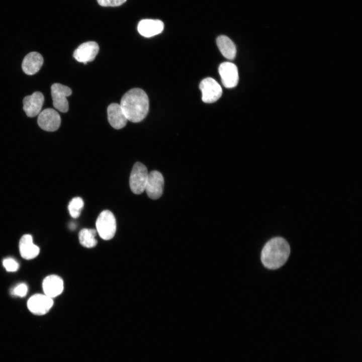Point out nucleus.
I'll use <instances>...</instances> for the list:
<instances>
[{
  "label": "nucleus",
  "instance_id": "1",
  "mask_svg": "<svg viewBox=\"0 0 362 362\" xmlns=\"http://www.w3.org/2000/svg\"><path fill=\"white\" fill-rule=\"evenodd\" d=\"M120 105L128 120L138 123L143 120L148 114L149 99L143 89L134 88L124 94Z\"/></svg>",
  "mask_w": 362,
  "mask_h": 362
},
{
  "label": "nucleus",
  "instance_id": "2",
  "mask_svg": "<svg viewBox=\"0 0 362 362\" xmlns=\"http://www.w3.org/2000/svg\"><path fill=\"white\" fill-rule=\"evenodd\" d=\"M290 253L288 242L283 238L276 237L268 241L262 248L261 260L269 269H276L283 265Z\"/></svg>",
  "mask_w": 362,
  "mask_h": 362
},
{
  "label": "nucleus",
  "instance_id": "3",
  "mask_svg": "<svg viewBox=\"0 0 362 362\" xmlns=\"http://www.w3.org/2000/svg\"><path fill=\"white\" fill-rule=\"evenodd\" d=\"M96 226L97 231L104 240L112 239L116 231V221L114 214L109 210L102 211L98 217Z\"/></svg>",
  "mask_w": 362,
  "mask_h": 362
},
{
  "label": "nucleus",
  "instance_id": "4",
  "mask_svg": "<svg viewBox=\"0 0 362 362\" xmlns=\"http://www.w3.org/2000/svg\"><path fill=\"white\" fill-rule=\"evenodd\" d=\"M148 175L145 165L139 162L134 164L129 178L130 187L133 193L139 195L145 191Z\"/></svg>",
  "mask_w": 362,
  "mask_h": 362
},
{
  "label": "nucleus",
  "instance_id": "5",
  "mask_svg": "<svg viewBox=\"0 0 362 362\" xmlns=\"http://www.w3.org/2000/svg\"><path fill=\"white\" fill-rule=\"evenodd\" d=\"M51 91L54 107L61 112L66 113L69 108L66 97L71 95V89L66 85L55 83L52 85Z\"/></svg>",
  "mask_w": 362,
  "mask_h": 362
},
{
  "label": "nucleus",
  "instance_id": "6",
  "mask_svg": "<svg viewBox=\"0 0 362 362\" xmlns=\"http://www.w3.org/2000/svg\"><path fill=\"white\" fill-rule=\"evenodd\" d=\"M202 101L206 103L217 101L222 96V89L220 85L213 78L207 77L200 83Z\"/></svg>",
  "mask_w": 362,
  "mask_h": 362
},
{
  "label": "nucleus",
  "instance_id": "7",
  "mask_svg": "<svg viewBox=\"0 0 362 362\" xmlns=\"http://www.w3.org/2000/svg\"><path fill=\"white\" fill-rule=\"evenodd\" d=\"M37 123L43 130L53 132L60 127L61 118L59 113L54 109L47 108L39 114Z\"/></svg>",
  "mask_w": 362,
  "mask_h": 362
},
{
  "label": "nucleus",
  "instance_id": "8",
  "mask_svg": "<svg viewBox=\"0 0 362 362\" xmlns=\"http://www.w3.org/2000/svg\"><path fill=\"white\" fill-rule=\"evenodd\" d=\"M53 305L52 298L45 294H37L31 296L27 302L29 311L37 315L46 314Z\"/></svg>",
  "mask_w": 362,
  "mask_h": 362
},
{
  "label": "nucleus",
  "instance_id": "9",
  "mask_svg": "<svg viewBox=\"0 0 362 362\" xmlns=\"http://www.w3.org/2000/svg\"><path fill=\"white\" fill-rule=\"evenodd\" d=\"M164 181L162 174L159 171L153 170L148 173L145 190L147 196L156 200L162 194Z\"/></svg>",
  "mask_w": 362,
  "mask_h": 362
},
{
  "label": "nucleus",
  "instance_id": "10",
  "mask_svg": "<svg viewBox=\"0 0 362 362\" xmlns=\"http://www.w3.org/2000/svg\"><path fill=\"white\" fill-rule=\"evenodd\" d=\"M223 85L226 88H233L237 85L239 76L237 66L233 63L225 62L218 68Z\"/></svg>",
  "mask_w": 362,
  "mask_h": 362
},
{
  "label": "nucleus",
  "instance_id": "11",
  "mask_svg": "<svg viewBox=\"0 0 362 362\" xmlns=\"http://www.w3.org/2000/svg\"><path fill=\"white\" fill-rule=\"evenodd\" d=\"M99 51V46L95 41L80 44L74 51L73 56L78 62L86 64L93 61Z\"/></svg>",
  "mask_w": 362,
  "mask_h": 362
},
{
  "label": "nucleus",
  "instance_id": "12",
  "mask_svg": "<svg viewBox=\"0 0 362 362\" xmlns=\"http://www.w3.org/2000/svg\"><path fill=\"white\" fill-rule=\"evenodd\" d=\"M44 102L43 94L40 92H35L24 98L23 108L28 117H34L41 112Z\"/></svg>",
  "mask_w": 362,
  "mask_h": 362
},
{
  "label": "nucleus",
  "instance_id": "13",
  "mask_svg": "<svg viewBox=\"0 0 362 362\" xmlns=\"http://www.w3.org/2000/svg\"><path fill=\"white\" fill-rule=\"evenodd\" d=\"M164 28L163 23L159 20L143 19L137 26L138 32L145 37H151L162 32Z\"/></svg>",
  "mask_w": 362,
  "mask_h": 362
},
{
  "label": "nucleus",
  "instance_id": "14",
  "mask_svg": "<svg viewBox=\"0 0 362 362\" xmlns=\"http://www.w3.org/2000/svg\"><path fill=\"white\" fill-rule=\"evenodd\" d=\"M107 115L108 121L114 128L120 129L126 125L127 118L119 104H110L107 109Z\"/></svg>",
  "mask_w": 362,
  "mask_h": 362
},
{
  "label": "nucleus",
  "instance_id": "15",
  "mask_svg": "<svg viewBox=\"0 0 362 362\" xmlns=\"http://www.w3.org/2000/svg\"><path fill=\"white\" fill-rule=\"evenodd\" d=\"M44 294L52 298L59 295L63 290V282L62 279L55 275L46 277L42 283Z\"/></svg>",
  "mask_w": 362,
  "mask_h": 362
},
{
  "label": "nucleus",
  "instance_id": "16",
  "mask_svg": "<svg viewBox=\"0 0 362 362\" xmlns=\"http://www.w3.org/2000/svg\"><path fill=\"white\" fill-rule=\"evenodd\" d=\"M43 64V58L38 52H31L24 57L22 68L28 75H33L39 71Z\"/></svg>",
  "mask_w": 362,
  "mask_h": 362
},
{
  "label": "nucleus",
  "instance_id": "17",
  "mask_svg": "<svg viewBox=\"0 0 362 362\" xmlns=\"http://www.w3.org/2000/svg\"><path fill=\"white\" fill-rule=\"evenodd\" d=\"M19 250L21 256L27 260L34 258L40 252V248L33 243L32 236L30 234H25L21 237Z\"/></svg>",
  "mask_w": 362,
  "mask_h": 362
},
{
  "label": "nucleus",
  "instance_id": "18",
  "mask_svg": "<svg viewBox=\"0 0 362 362\" xmlns=\"http://www.w3.org/2000/svg\"><path fill=\"white\" fill-rule=\"evenodd\" d=\"M217 45L222 54L227 59L232 60L236 54V48L233 42L227 36L221 35L216 39Z\"/></svg>",
  "mask_w": 362,
  "mask_h": 362
},
{
  "label": "nucleus",
  "instance_id": "19",
  "mask_svg": "<svg viewBox=\"0 0 362 362\" xmlns=\"http://www.w3.org/2000/svg\"><path fill=\"white\" fill-rule=\"evenodd\" d=\"M96 235L97 231L94 229H82L78 234L79 242L86 248L94 247L98 242L95 238Z\"/></svg>",
  "mask_w": 362,
  "mask_h": 362
},
{
  "label": "nucleus",
  "instance_id": "20",
  "mask_svg": "<svg viewBox=\"0 0 362 362\" xmlns=\"http://www.w3.org/2000/svg\"><path fill=\"white\" fill-rule=\"evenodd\" d=\"M84 203L80 197L73 198L69 203L68 209L70 216L73 218H78L81 213Z\"/></svg>",
  "mask_w": 362,
  "mask_h": 362
},
{
  "label": "nucleus",
  "instance_id": "21",
  "mask_svg": "<svg viewBox=\"0 0 362 362\" xmlns=\"http://www.w3.org/2000/svg\"><path fill=\"white\" fill-rule=\"evenodd\" d=\"M3 264L6 270L9 272H16L19 267L18 262L15 259L11 257L5 258L3 261Z\"/></svg>",
  "mask_w": 362,
  "mask_h": 362
},
{
  "label": "nucleus",
  "instance_id": "22",
  "mask_svg": "<svg viewBox=\"0 0 362 362\" xmlns=\"http://www.w3.org/2000/svg\"><path fill=\"white\" fill-rule=\"evenodd\" d=\"M28 292V287L24 283H21L15 287L12 290V294L18 297H23Z\"/></svg>",
  "mask_w": 362,
  "mask_h": 362
},
{
  "label": "nucleus",
  "instance_id": "23",
  "mask_svg": "<svg viewBox=\"0 0 362 362\" xmlns=\"http://www.w3.org/2000/svg\"><path fill=\"white\" fill-rule=\"evenodd\" d=\"M99 4L103 7H117L124 4L126 0H97Z\"/></svg>",
  "mask_w": 362,
  "mask_h": 362
}]
</instances>
